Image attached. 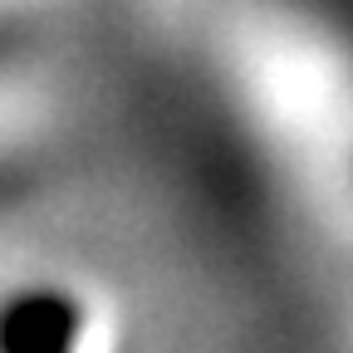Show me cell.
Here are the masks:
<instances>
[{
	"instance_id": "cell-1",
	"label": "cell",
	"mask_w": 353,
	"mask_h": 353,
	"mask_svg": "<svg viewBox=\"0 0 353 353\" xmlns=\"http://www.w3.org/2000/svg\"><path fill=\"white\" fill-rule=\"evenodd\" d=\"M0 353H83V304L64 290H20L0 304Z\"/></svg>"
},
{
	"instance_id": "cell-2",
	"label": "cell",
	"mask_w": 353,
	"mask_h": 353,
	"mask_svg": "<svg viewBox=\"0 0 353 353\" xmlns=\"http://www.w3.org/2000/svg\"><path fill=\"white\" fill-rule=\"evenodd\" d=\"M20 192H25V176L20 172H0V206H10Z\"/></svg>"
},
{
	"instance_id": "cell-3",
	"label": "cell",
	"mask_w": 353,
	"mask_h": 353,
	"mask_svg": "<svg viewBox=\"0 0 353 353\" xmlns=\"http://www.w3.org/2000/svg\"><path fill=\"white\" fill-rule=\"evenodd\" d=\"M10 50H15V30H10V25H0V59H6Z\"/></svg>"
}]
</instances>
